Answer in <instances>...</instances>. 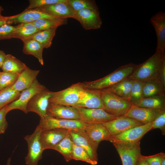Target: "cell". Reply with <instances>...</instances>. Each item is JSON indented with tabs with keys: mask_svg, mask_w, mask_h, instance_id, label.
Masks as SVG:
<instances>
[{
	"mask_svg": "<svg viewBox=\"0 0 165 165\" xmlns=\"http://www.w3.org/2000/svg\"><path fill=\"white\" fill-rule=\"evenodd\" d=\"M165 54L158 51L143 63L138 65L133 73L127 78L142 82L159 80V72Z\"/></svg>",
	"mask_w": 165,
	"mask_h": 165,
	"instance_id": "cell-1",
	"label": "cell"
},
{
	"mask_svg": "<svg viewBox=\"0 0 165 165\" xmlns=\"http://www.w3.org/2000/svg\"><path fill=\"white\" fill-rule=\"evenodd\" d=\"M138 65L130 63L122 66L107 75L92 81L82 82L84 88L92 90H102L127 78Z\"/></svg>",
	"mask_w": 165,
	"mask_h": 165,
	"instance_id": "cell-2",
	"label": "cell"
},
{
	"mask_svg": "<svg viewBox=\"0 0 165 165\" xmlns=\"http://www.w3.org/2000/svg\"><path fill=\"white\" fill-rule=\"evenodd\" d=\"M97 90L100 95L104 110L116 116L125 115L132 105L127 99L105 90Z\"/></svg>",
	"mask_w": 165,
	"mask_h": 165,
	"instance_id": "cell-3",
	"label": "cell"
},
{
	"mask_svg": "<svg viewBox=\"0 0 165 165\" xmlns=\"http://www.w3.org/2000/svg\"><path fill=\"white\" fill-rule=\"evenodd\" d=\"M85 90L82 82L73 84L65 89L53 92L49 99V103L75 107Z\"/></svg>",
	"mask_w": 165,
	"mask_h": 165,
	"instance_id": "cell-4",
	"label": "cell"
},
{
	"mask_svg": "<svg viewBox=\"0 0 165 165\" xmlns=\"http://www.w3.org/2000/svg\"><path fill=\"white\" fill-rule=\"evenodd\" d=\"M87 124L80 120L56 118L47 114L44 117L40 118L38 126L42 130L62 129L68 130H84Z\"/></svg>",
	"mask_w": 165,
	"mask_h": 165,
	"instance_id": "cell-5",
	"label": "cell"
},
{
	"mask_svg": "<svg viewBox=\"0 0 165 165\" xmlns=\"http://www.w3.org/2000/svg\"><path fill=\"white\" fill-rule=\"evenodd\" d=\"M118 152L123 165H136L140 155V142L128 143L111 140Z\"/></svg>",
	"mask_w": 165,
	"mask_h": 165,
	"instance_id": "cell-6",
	"label": "cell"
},
{
	"mask_svg": "<svg viewBox=\"0 0 165 165\" xmlns=\"http://www.w3.org/2000/svg\"><path fill=\"white\" fill-rule=\"evenodd\" d=\"M42 130L37 126L32 134L27 135L24 138L28 147V153L25 159L27 165H38V161L42 158L44 150L40 140Z\"/></svg>",
	"mask_w": 165,
	"mask_h": 165,
	"instance_id": "cell-7",
	"label": "cell"
},
{
	"mask_svg": "<svg viewBox=\"0 0 165 165\" xmlns=\"http://www.w3.org/2000/svg\"><path fill=\"white\" fill-rule=\"evenodd\" d=\"M46 88L44 86L40 84L36 79L30 87L21 92L17 99L6 105L8 112L12 110L17 109L27 113L26 108L29 101L36 94Z\"/></svg>",
	"mask_w": 165,
	"mask_h": 165,
	"instance_id": "cell-8",
	"label": "cell"
},
{
	"mask_svg": "<svg viewBox=\"0 0 165 165\" xmlns=\"http://www.w3.org/2000/svg\"><path fill=\"white\" fill-rule=\"evenodd\" d=\"M53 92L46 88L35 95L27 104V112H33L37 114L40 118L47 114V110L49 104V99Z\"/></svg>",
	"mask_w": 165,
	"mask_h": 165,
	"instance_id": "cell-9",
	"label": "cell"
},
{
	"mask_svg": "<svg viewBox=\"0 0 165 165\" xmlns=\"http://www.w3.org/2000/svg\"><path fill=\"white\" fill-rule=\"evenodd\" d=\"M81 117V121L86 124L104 123L113 120L117 116L100 108L76 107Z\"/></svg>",
	"mask_w": 165,
	"mask_h": 165,
	"instance_id": "cell-10",
	"label": "cell"
},
{
	"mask_svg": "<svg viewBox=\"0 0 165 165\" xmlns=\"http://www.w3.org/2000/svg\"><path fill=\"white\" fill-rule=\"evenodd\" d=\"M102 124L108 129L110 136L119 134L131 128L144 124L124 115L117 116L113 120Z\"/></svg>",
	"mask_w": 165,
	"mask_h": 165,
	"instance_id": "cell-11",
	"label": "cell"
},
{
	"mask_svg": "<svg viewBox=\"0 0 165 165\" xmlns=\"http://www.w3.org/2000/svg\"><path fill=\"white\" fill-rule=\"evenodd\" d=\"M152 122L131 128L119 134L110 136L106 141L116 140L134 143L140 142L144 135L152 130Z\"/></svg>",
	"mask_w": 165,
	"mask_h": 165,
	"instance_id": "cell-12",
	"label": "cell"
},
{
	"mask_svg": "<svg viewBox=\"0 0 165 165\" xmlns=\"http://www.w3.org/2000/svg\"><path fill=\"white\" fill-rule=\"evenodd\" d=\"M75 19L78 21L86 30L100 28L102 22L99 10L84 9L76 12Z\"/></svg>",
	"mask_w": 165,
	"mask_h": 165,
	"instance_id": "cell-13",
	"label": "cell"
},
{
	"mask_svg": "<svg viewBox=\"0 0 165 165\" xmlns=\"http://www.w3.org/2000/svg\"><path fill=\"white\" fill-rule=\"evenodd\" d=\"M164 110L141 107L132 104L124 116L145 124L152 122Z\"/></svg>",
	"mask_w": 165,
	"mask_h": 165,
	"instance_id": "cell-14",
	"label": "cell"
},
{
	"mask_svg": "<svg viewBox=\"0 0 165 165\" xmlns=\"http://www.w3.org/2000/svg\"><path fill=\"white\" fill-rule=\"evenodd\" d=\"M150 21L155 29L157 38L156 51L162 54H165V13L159 11L153 15Z\"/></svg>",
	"mask_w": 165,
	"mask_h": 165,
	"instance_id": "cell-15",
	"label": "cell"
},
{
	"mask_svg": "<svg viewBox=\"0 0 165 165\" xmlns=\"http://www.w3.org/2000/svg\"><path fill=\"white\" fill-rule=\"evenodd\" d=\"M58 18L50 15L37 9H25L15 15L10 16L8 21L9 24L32 22L42 19H56Z\"/></svg>",
	"mask_w": 165,
	"mask_h": 165,
	"instance_id": "cell-16",
	"label": "cell"
},
{
	"mask_svg": "<svg viewBox=\"0 0 165 165\" xmlns=\"http://www.w3.org/2000/svg\"><path fill=\"white\" fill-rule=\"evenodd\" d=\"M47 114L58 119L81 121V117L77 108L73 106L50 103Z\"/></svg>",
	"mask_w": 165,
	"mask_h": 165,
	"instance_id": "cell-17",
	"label": "cell"
},
{
	"mask_svg": "<svg viewBox=\"0 0 165 165\" xmlns=\"http://www.w3.org/2000/svg\"><path fill=\"white\" fill-rule=\"evenodd\" d=\"M75 145L79 146L88 153L91 158L97 163V149L90 140L84 130H68Z\"/></svg>",
	"mask_w": 165,
	"mask_h": 165,
	"instance_id": "cell-18",
	"label": "cell"
},
{
	"mask_svg": "<svg viewBox=\"0 0 165 165\" xmlns=\"http://www.w3.org/2000/svg\"><path fill=\"white\" fill-rule=\"evenodd\" d=\"M68 131L62 129L42 130L40 140L43 150L52 149L65 137Z\"/></svg>",
	"mask_w": 165,
	"mask_h": 165,
	"instance_id": "cell-19",
	"label": "cell"
},
{
	"mask_svg": "<svg viewBox=\"0 0 165 165\" xmlns=\"http://www.w3.org/2000/svg\"><path fill=\"white\" fill-rule=\"evenodd\" d=\"M37 9L55 17L63 19H75V12L67 2L57 3Z\"/></svg>",
	"mask_w": 165,
	"mask_h": 165,
	"instance_id": "cell-20",
	"label": "cell"
},
{
	"mask_svg": "<svg viewBox=\"0 0 165 165\" xmlns=\"http://www.w3.org/2000/svg\"><path fill=\"white\" fill-rule=\"evenodd\" d=\"M75 107L88 108H100L104 110L105 109L98 91L97 90L86 89Z\"/></svg>",
	"mask_w": 165,
	"mask_h": 165,
	"instance_id": "cell-21",
	"label": "cell"
},
{
	"mask_svg": "<svg viewBox=\"0 0 165 165\" xmlns=\"http://www.w3.org/2000/svg\"><path fill=\"white\" fill-rule=\"evenodd\" d=\"M84 130L90 140L97 147L101 141L107 140L110 136L108 129L102 123L88 124Z\"/></svg>",
	"mask_w": 165,
	"mask_h": 165,
	"instance_id": "cell-22",
	"label": "cell"
},
{
	"mask_svg": "<svg viewBox=\"0 0 165 165\" xmlns=\"http://www.w3.org/2000/svg\"><path fill=\"white\" fill-rule=\"evenodd\" d=\"M39 70H34L27 67L20 74L15 82L11 86L14 90L21 92L30 87L36 79Z\"/></svg>",
	"mask_w": 165,
	"mask_h": 165,
	"instance_id": "cell-23",
	"label": "cell"
},
{
	"mask_svg": "<svg viewBox=\"0 0 165 165\" xmlns=\"http://www.w3.org/2000/svg\"><path fill=\"white\" fill-rule=\"evenodd\" d=\"M24 46L23 53L26 54L32 55L36 57L40 63L43 65L44 61L42 57L44 49L37 41L29 38L23 41Z\"/></svg>",
	"mask_w": 165,
	"mask_h": 165,
	"instance_id": "cell-24",
	"label": "cell"
},
{
	"mask_svg": "<svg viewBox=\"0 0 165 165\" xmlns=\"http://www.w3.org/2000/svg\"><path fill=\"white\" fill-rule=\"evenodd\" d=\"M134 81V80L127 78L103 90L110 92L117 96L129 100Z\"/></svg>",
	"mask_w": 165,
	"mask_h": 165,
	"instance_id": "cell-25",
	"label": "cell"
},
{
	"mask_svg": "<svg viewBox=\"0 0 165 165\" xmlns=\"http://www.w3.org/2000/svg\"><path fill=\"white\" fill-rule=\"evenodd\" d=\"M74 143L68 130L65 137L52 149L59 152L67 162L72 160Z\"/></svg>",
	"mask_w": 165,
	"mask_h": 165,
	"instance_id": "cell-26",
	"label": "cell"
},
{
	"mask_svg": "<svg viewBox=\"0 0 165 165\" xmlns=\"http://www.w3.org/2000/svg\"><path fill=\"white\" fill-rule=\"evenodd\" d=\"M27 67L24 63L13 55L7 54L1 68L3 72L20 74Z\"/></svg>",
	"mask_w": 165,
	"mask_h": 165,
	"instance_id": "cell-27",
	"label": "cell"
},
{
	"mask_svg": "<svg viewBox=\"0 0 165 165\" xmlns=\"http://www.w3.org/2000/svg\"><path fill=\"white\" fill-rule=\"evenodd\" d=\"M39 31L31 23H23L15 26L13 38H18L22 41L26 40Z\"/></svg>",
	"mask_w": 165,
	"mask_h": 165,
	"instance_id": "cell-28",
	"label": "cell"
},
{
	"mask_svg": "<svg viewBox=\"0 0 165 165\" xmlns=\"http://www.w3.org/2000/svg\"><path fill=\"white\" fill-rule=\"evenodd\" d=\"M165 95L143 97L136 105L142 108L165 110Z\"/></svg>",
	"mask_w": 165,
	"mask_h": 165,
	"instance_id": "cell-29",
	"label": "cell"
},
{
	"mask_svg": "<svg viewBox=\"0 0 165 165\" xmlns=\"http://www.w3.org/2000/svg\"><path fill=\"white\" fill-rule=\"evenodd\" d=\"M57 28H52L38 31L29 38L38 42L44 48H48L52 45V41L55 35Z\"/></svg>",
	"mask_w": 165,
	"mask_h": 165,
	"instance_id": "cell-30",
	"label": "cell"
},
{
	"mask_svg": "<svg viewBox=\"0 0 165 165\" xmlns=\"http://www.w3.org/2000/svg\"><path fill=\"white\" fill-rule=\"evenodd\" d=\"M165 90L159 81L145 82L142 90L143 97L165 95Z\"/></svg>",
	"mask_w": 165,
	"mask_h": 165,
	"instance_id": "cell-31",
	"label": "cell"
},
{
	"mask_svg": "<svg viewBox=\"0 0 165 165\" xmlns=\"http://www.w3.org/2000/svg\"><path fill=\"white\" fill-rule=\"evenodd\" d=\"M67 19H42L38 20L32 23L39 31L50 28H57L58 27L67 23Z\"/></svg>",
	"mask_w": 165,
	"mask_h": 165,
	"instance_id": "cell-32",
	"label": "cell"
},
{
	"mask_svg": "<svg viewBox=\"0 0 165 165\" xmlns=\"http://www.w3.org/2000/svg\"><path fill=\"white\" fill-rule=\"evenodd\" d=\"M21 92L16 91L11 86L0 92V110L7 104L17 99Z\"/></svg>",
	"mask_w": 165,
	"mask_h": 165,
	"instance_id": "cell-33",
	"label": "cell"
},
{
	"mask_svg": "<svg viewBox=\"0 0 165 165\" xmlns=\"http://www.w3.org/2000/svg\"><path fill=\"white\" fill-rule=\"evenodd\" d=\"M144 83L134 80L129 98L132 104L136 105L143 97L142 90Z\"/></svg>",
	"mask_w": 165,
	"mask_h": 165,
	"instance_id": "cell-34",
	"label": "cell"
},
{
	"mask_svg": "<svg viewBox=\"0 0 165 165\" xmlns=\"http://www.w3.org/2000/svg\"><path fill=\"white\" fill-rule=\"evenodd\" d=\"M68 3L75 13L80 10L84 9L98 10V7L94 1L88 0H68Z\"/></svg>",
	"mask_w": 165,
	"mask_h": 165,
	"instance_id": "cell-35",
	"label": "cell"
},
{
	"mask_svg": "<svg viewBox=\"0 0 165 165\" xmlns=\"http://www.w3.org/2000/svg\"><path fill=\"white\" fill-rule=\"evenodd\" d=\"M19 74L4 72L0 75V92L12 86L17 80Z\"/></svg>",
	"mask_w": 165,
	"mask_h": 165,
	"instance_id": "cell-36",
	"label": "cell"
},
{
	"mask_svg": "<svg viewBox=\"0 0 165 165\" xmlns=\"http://www.w3.org/2000/svg\"><path fill=\"white\" fill-rule=\"evenodd\" d=\"M72 159L83 161L92 165H95L97 163L91 158L83 148L74 144L73 146Z\"/></svg>",
	"mask_w": 165,
	"mask_h": 165,
	"instance_id": "cell-37",
	"label": "cell"
},
{
	"mask_svg": "<svg viewBox=\"0 0 165 165\" xmlns=\"http://www.w3.org/2000/svg\"><path fill=\"white\" fill-rule=\"evenodd\" d=\"M68 0H30L29 5L25 9H32L60 2H66Z\"/></svg>",
	"mask_w": 165,
	"mask_h": 165,
	"instance_id": "cell-38",
	"label": "cell"
},
{
	"mask_svg": "<svg viewBox=\"0 0 165 165\" xmlns=\"http://www.w3.org/2000/svg\"><path fill=\"white\" fill-rule=\"evenodd\" d=\"M15 26L6 24L0 27V40L13 38Z\"/></svg>",
	"mask_w": 165,
	"mask_h": 165,
	"instance_id": "cell-39",
	"label": "cell"
},
{
	"mask_svg": "<svg viewBox=\"0 0 165 165\" xmlns=\"http://www.w3.org/2000/svg\"><path fill=\"white\" fill-rule=\"evenodd\" d=\"M156 128L160 129L163 135L165 134V110L162 112L152 122V130Z\"/></svg>",
	"mask_w": 165,
	"mask_h": 165,
	"instance_id": "cell-40",
	"label": "cell"
},
{
	"mask_svg": "<svg viewBox=\"0 0 165 165\" xmlns=\"http://www.w3.org/2000/svg\"><path fill=\"white\" fill-rule=\"evenodd\" d=\"M165 156V153L160 152L148 156L141 155V157L148 165H160L162 160Z\"/></svg>",
	"mask_w": 165,
	"mask_h": 165,
	"instance_id": "cell-41",
	"label": "cell"
},
{
	"mask_svg": "<svg viewBox=\"0 0 165 165\" xmlns=\"http://www.w3.org/2000/svg\"><path fill=\"white\" fill-rule=\"evenodd\" d=\"M8 113L6 105L0 110V134L4 133L8 127L6 116Z\"/></svg>",
	"mask_w": 165,
	"mask_h": 165,
	"instance_id": "cell-42",
	"label": "cell"
},
{
	"mask_svg": "<svg viewBox=\"0 0 165 165\" xmlns=\"http://www.w3.org/2000/svg\"><path fill=\"white\" fill-rule=\"evenodd\" d=\"M159 80L165 89V56L163 58L160 69Z\"/></svg>",
	"mask_w": 165,
	"mask_h": 165,
	"instance_id": "cell-43",
	"label": "cell"
},
{
	"mask_svg": "<svg viewBox=\"0 0 165 165\" xmlns=\"http://www.w3.org/2000/svg\"><path fill=\"white\" fill-rule=\"evenodd\" d=\"M10 17V16H6L0 15V27L6 24H9L8 20Z\"/></svg>",
	"mask_w": 165,
	"mask_h": 165,
	"instance_id": "cell-44",
	"label": "cell"
},
{
	"mask_svg": "<svg viewBox=\"0 0 165 165\" xmlns=\"http://www.w3.org/2000/svg\"><path fill=\"white\" fill-rule=\"evenodd\" d=\"M6 54L2 50H0V68L2 67L4 61Z\"/></svg>",
	"mask_w": 165,
	"mask_h": 165,
	"instance_id": "cell-45",
	"label": "cell"
},
{
	"mask_svg": "<svg viewBox=\"0 0 165 165\" xmlns=\"http://www.w3.org/2000/svg\"><path fill=\"white\" fill-rule=\"evenodd\" d=\"M141 155H140L136 165H148L142 158Z\"/></svg>",
	"mask_w": 165,
	"mask_h": 165,
	"instance_id": "cell-46",
	"label": "cell"
},
{
	"mask_svg": "<svg viewBox=\"0 0 165 165\" xmlns=\"http://www.w3.org/2000/svg\"><path fill=\"white\" fill-rule=\"evenodd\" d=\"M160 165H165V156L163 158L161 162Z\"/></svg>",
	"mask_w": 165,
	"mask_h": 165,
	"instance_id": "cell-47",
	"label": "cell"
},
{
	"mask_svg": "<svg viewBox=\"0 0 165 165\" xmlns=\"http://www.w3.org/2000/svg\"><path fill=\"white\" fill-rule=\"evenodd\" d=\"M11 158H9L7 160L6 165H10Z\"/></svg>",
	"mask_w": 165,
	"mask_h": 165,
	"instance_id": "cell-48",
	"label": "cell"
},
{
	"mask_svg": "<svg viewBox=\"0 0 165 165\" xmlns=\"http://www.w3.org/2000/svg\"><path fill=\"white\" fill-rule=\"evenodd\" d=\"M4 10L3 9L2 7L0 6V15H1V12Z\"/></svg>",
	"mask_w": 165,
	"mask_h": 165,
	"instance_id": "cell-49",
	"label": "cell"
},
{
	"mask_svg": "<svg viewBox=\"0 0 165 165\" xmlns=\"http://www.w3.org/2000/svg\"><path fill=\"white\" fill-rule=\"evenodd\" d=\"M1 73V72L0 71V75Z\"/></svg>",
	"mask_w": 165,
	"mask_h": 165,
	"instance_id": "cell-50",
	"label": "cell"
}]
</instances>
